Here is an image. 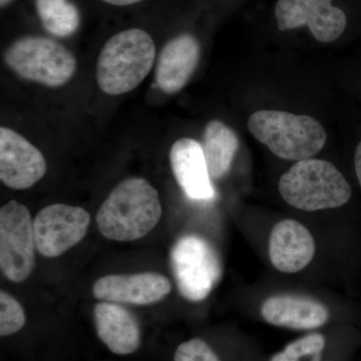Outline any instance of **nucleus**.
Masks as SVG:
<instances>
[{
	"label": "nucleus",
	"mask_w": 361,
	"mask_h": 361,
	"mask_svg": "<svg viewBox=\"0 0 361 361\" xmlns=\"http://www.w3.org/2000/svg\"><path fill=\"white\" fill-rule=\"evenodd\" d=\"M161 213L155 188L142 178H129L116 185L99 207L97 226L106 238L135 241L156 227Z\"/></svg>",
	"instance_id": "nucleus-1"
},
{
	"label": "nucleus",
	"mask_w": 361,
	"mask_h": 361,
	"mask_svg": "<svg viewBox=\"0 0 361 361\" xmlns=\"http://www.w3.org/2000/svg\"><path fill=\"white\" fill-rule=\"evenodd\" d=\"M156 61L153 37L140 28L123 30L104 45L97 63L99 89L110 96H120L141 85Z\"/></svg>",
	"instance_id": "nucleus-2"
},
{
	"label": "nucleus",
	"mask_w": 361,
	"mask_h": 361,
	"mask_svg": "<svg viewBox=\"0 0 361 361\" xmlns=\"http://www.w3.org/2000/svg\"><path fill=\"white\" fill-rule=\"evenodd\" d=\"M247 126L256 140L284 160L311 159L322 151L327 141L326 130L317 120L288 111H255Z\"/></svg>",
	"instance_id": "nucleus-3"
},
{
	"label": "nucleus",
	"mask_w": 361,
	"mask_h": 361,
	"mask_svg": "<svg viewBox=\"0 0 361 361\" xmlns=\"http://www.w3.org/2000/svg\"><path fill=\"white\" fill-rule=\"evenodd\" d=\"M278 190L288 205L306 212L338 208L345 205L353 194L336 166L318 159L294 164L280 178Z\"/></svg>",
	"instance_id": "nucleus-4"
},
{
	"label": "nucleus",
	"mask_w": 361,
	"mask_h": 361,
	"mask_svg": "<svg viewBox=\"0 0 361 361\" xmlns=\"http://www.w3.org/2000/svg\"><path fill=\"white\" fill-rule=\"evenodd\" d=\"M4 59L18 77L49 87H63L77 71V59L68 47L39 35L16 39Z\"/></svg>",
	"instance_id": "nucleus-5"
},
{
	"label": "nucleus",
	"mask_w": 361,
	"mask_h": 361,
	"mask_svg": "<svg viewBox=\"0 0 361 361\" xmlns=\"http://www.w3.org/2000/svg\"><path fill=\"white\" fill-rule=\"evenodd\" d=\"M171 264L180 295L192 302L206 299L222 277L217 251L198 235H184L176 241Z\"/></svg>",
	"instance_id": "nucleus-6"
},
{
	"label": "nucleus",
	"mask_w": 361,
	"mask_h": 361,
	"mask_svg": "<svg viewBox=\"0 0 361 361\" xmlns=\"http://www.w3.org/2000/svg\"><path fill=\"white\" fill-rule=\"evenodd\" d=\"M33 221L27 207L11 200L0 209V268L11 281L23 282L35 267Z\"/></svg>",
	"instance_id": "nucleus-7"
},
{
	"label": "nucleus",
	"mask_w": 361,
	"mask_h": 361,
	"mask_svg": "<svg viewBox=\"0 0 361 361\" xmlns=\"http://www.w3.org/2000/svg\"><path fill=\"white\" fill-rule=\"evenodd\" d=\"M90 223V215L82 207H45L33 220L37 251L47 258L63 255L85 238Z\"/></svg>",
	"instance_id": "nucleus-8"
},
{
	"label": "nucleus",
	"mask_w": 361,
	"mask_h": 361,
	"mask_svg": "<svg viewBox=\"0 0 361 361\" xmlns=\"http://www.w3.org/2000/svg\"><path fill=\"white\" fill-rule=\"evenodd\" d=\"M275 18L280 32L308 26L323 44L338 39L348 25L345 13L332 0H278Z\"/></svg>",
	"instance_id": "nucleus-9"
},
{
	"label": "nucleus",
	"mask_w": 361,
	"mask_h": 361,
	"mask_svg": "<svg viewBox=\"0 0 361 361\" xmlns=\"http://www.w3.org/2000/svg\"><path fill=\"white\" fill-rule=\"evenodd\" d=\"M42 152L23 135L9 128H0V180L6 187L26 190L47 173Z\"/></svg>",
	"instance_id": "nucleus-10"
},
{
	"label": "nucleus",
	"mask_w": 361,
	"mask_h": 361,
	"mask_svg": "<svg viewBox=\"0 0 361 361\" xmlns=\"http://www.w3.org/2000/svg\"><path fill=\"white\" fill-rule=\"evenodd\" d=\"M171 291L170 280L155 272L106 275L97 280L92 286V294L97 299L135 305L158 302Z\"/></svg>",
	"instance_id": "nucleus-11"
},
{
	"label": "nucleus",
	"mask_w": 361,
	"mask_h": 361,
	"mask_svg": "<svg viewBox=\"0 0 361 361\" xmlns=\"http://www.w3.org/2000/svg\"><path fill=\"white\" fill-rule=\"evenodd\" d=\"M171 167L180 189L193 201L207 202L216 196L209 174L203 147L191 137H182L173 144Z\"/></svg>",
	"instance_id": "nucleus-12"
},
{
	"label": "nucleus",
	"mask_w": 361,
	"mask_h": 361,
	"mask_svg": "<svg viewBox=\"0 0 361 361\" xmlns=\"http://www.w3.org/2000/svg\"><path fill=\"white\" fill-rule=\"evenodd\" d=\"M200 42L182 33L164 45L156 68V82L164 92L176 94L186 87L200 61Z\"/></svg>",
	"instance_id": "nucleus-13"
},
{
	"label": "nucleus",
	"mask_w": 361,
	"mask_h": 361,
	"mask_svg": "<svg viewBox=\"0 0 361 361\" xmlns=\"http://www.w3.org/2000/svg\"><path fill=\"white\" fill-rule=\"evenodd\" d=\"M97 337L116 355H130L142 344L139 320L127 308L116 302L97 303L94 308Z\"/></svg>",
	"instance_id": "nucleus-14"
},
{
	"label": "nucleus",
	"mask_w": 361,
	"mask_h": 361,
	"mask_svg": "<svg viewBox=\"0 0 361 361\" xmlns=\"http://www.w3.org/2000/svg\"><path fill=\"white\" fill-rule=\"evenodd\" d=\"M314 255V238L305 226L292 219L274 226L269 238V257L277 270L287 274L299 272Z\"/></svg>",
	"instance_id": "nucleus-15"
},
{
	"label": "nucleus",
	"mask_w": 361,
	"mask_h": 361,
	"mask_svg": "<svg viewBox=\"0 0 361 361\" xmlns=\"http://www.w3.org/2000/svg\"><path fill=\"white\" fill-rule=\"evenodd\" d=\"M261 314L269 324L296 330L319 329L329 318V310L322 303L289 295L268 298L263 303Z\"/></svg>",
	"instance_id": "nucleus-16"
},
{
	"label": "nucleus",
	"mask_w": 361,
	"mask_h": 361,
	"mask_svg": "<svg viewBox=\"0 0 361 361\" xmlns=\"http://www.w3.org/2000/svg\"><path fill=\"white\" fill-rule=\"evenodd\" d=\"M202 147L211 178L222 179L231 169L239 149L236 133L221 121H210L204 132Z\"/></svg>",
	"instance_id": "nucleus-17"
},
{
	"label": "nucleus",
	"mask_w": 361,
	"mask_h": 361,
	"mask_svg": "<svg viewBox=\"0 0 361 361\" xmlns=\"http://www.w3.org/2000/svg\"><path fill=\"white\" fill-rule=\"evenodd\" d=\"M35 8L45 30L56 37H70L80 26V13L70 0H37Z\"/></svg>",
	"instance_id": "nucleus-18"
},
{
	"label": "nucleus",
	"mask_w": 361,
	"mask_h": 361,
	"mask_svg": "<svg viewBox=\"0 0 361 361\" xmlns=\"http://www.w3.org/2000/svg\"><path fill=\"white\" fill-rule=\"evenodd\" d=\"M326 341L320 334H311L291 342L270 361H322Z\"/></svg>",
	"instance_id": "nucleus-19"
},
{
	"label": "nucleus",
	"mask_w": 361,
	"mask_h": 361,
	"mask_svg": "<svg viewBox=\"0 0 361 361\" xmlns=\"http://www.w3.org/2000/svg\"><path fill=\"white\" fill-rule=\"evenodd\" d=\"M25 322L21 304L7 292H0V336H14L25 327Z\"/></svg>",
	"instance_id": "nucleus-20"
},
{
	"label": "nucleus",
	"mask_w": 361,
	"mask_h": 361,
	"mask_svg": "<svg viewBox=\"0 0 361 361\" xmlns=\"http://www.w3.org/2000/svg\"><path fill=\"white\" fill-rule=\"evenodd\" d=\"M174 361H221L205 341L192 338L182 342L174 353Z\"/></svg>",
	"instance_id": "nucleus-21"
},
{
	"label": "nucleus",
	"mask_w": 361,
	"mask_h": 361,
	"mask_svg": "<svg viewBox=\"0 0 361 361\" xmlns=\"http://www.w3.org/2000/svg\"><path fill=\"white\" fill-rule=\"evenodd\" d=\"M355 166L356 176H357L358 182L361 187V142L357 145L355 156Z\"/></svg>",
	"instance_id": "nucleus-22"
},
{
	"label": "nucleus",
	"mask_w": 361,
	"mask_h": 361,
	"mask_svg": "<svg viewBox=\"0 0 361 361\" xmlns=\"http://www.w3.org/2000/svg\"><path fill=\"white\" fill-rule=\"evenodd\" d=\"M103 1L106 2V4H111V6H128L137 4V2L142 1V0H103Z\"/></svg>",
	"instance_id": "nucleus-23"
},
{
	"label": "nucleus",
	"mask_w": 361,
	"mask_h": 361,
	"mask_svg": "<svg viewBox=\"0 0 361 361\" xmlns=\"http://www.w3.org/2000/svg\"><path fill=\"white\" fill-rule=\"evenodd\" d=\"M13 1V0H0V6L4 8V7L8 6Z\"/></svg>",
	"instance_id": "nucleus-24"
}]
</instances>
